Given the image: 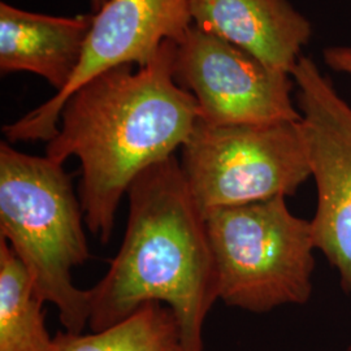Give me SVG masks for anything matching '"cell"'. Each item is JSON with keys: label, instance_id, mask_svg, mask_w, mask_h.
Masks as SVG:
<instances>
[{"label": "cell", "instance_id": "obj_14", "mask_svg": "<svg viewBox=\"0 0 351 351\" xmlns=\"http://www.w3.org/2000/svg\"><path fill=\"white\" fill-rule=\"evenodd\" d=\"M90 3H91V7H93L94 12H98L101 7L107 3V0H90Z\"/></svg>", "mask_w": 351, "mask_h": 351}, {"label": "cell", "instance_id": "obj_1", "mask_svg": "<svg viewBox=\"0 0 351 351\" xmlns=\"http://www.w3.org/2000/svg\"><path fill=\"white\" fill-rule=\"evenodd\" d=\"M177 43L165 40L145 66L120 65L93 77L64 104L46 156L82 168L81 204L90 232L108 242L133 181L188 142L199 108L173 75Z\"/></svg>", "mask_w": 351, "mask_h": 351}, {"label": "cell", "instance_id": "obj_13", "mask_svg": "<svg viewBox=\"0 0 351 351\" xmlns=\"http://www.w3.org/2000/svg\"><path fill=\"white\" fill-rule=\"evenodd\" d=\"M326 65L345 75H351V46H333L323 52Z\"/></svg>", "mask_w": 351, "mask_h": 351}, {"label": "cell", "instance_id": "obj_8", "mask_svg": "<svg viewBox=\"0 0 351 351\" xmlns=\"http://www.w3.org/2000/svg\"><path fill=\"white\" fill-rule=\"evenodd\" d=\"M191 25L189 0H107L94 14L81 63L68 86L4 126V136L11 142H50L59 132L64 104L82 85L120 65L145 66L165 40L180 43Z\"/></svg>", "mask_w": 351, "mask_h": 351}, {"label": "cell", "instance_id": "obj_3", "mask_svg": "<svg viewBox=\"0 0 351 351\" xmlns=\"http://www.w3.org/2000/svg\"><path fill=\"white\" fill-rule=\"evenodd\" d=\"M82 213L63 164L0 143V239L73 335H81L90 319L88 290L72 278L73 268L90 258Z\"/></svg>", "mask_w": 351, "mask_h": 351}, {"label": "cell", "instance_id": "obj_12", "mask_svg": "<svg viewBox=\"0 0 351 351\" xmlns=\"http://www.w3.org/2000/svg\"><path fill=\"white\" fill-rule=\"evenodd\" d=\"M52 351H185L172 310L151 302L120 323L90 335L58 333Z\"/></svg>", "mask_w": 351, "mask_h": 351}, {"label": "cell", "instance_id": "obj_6", "mask_svg": "<svg viewBox=\"0 0 351 351\" xmlns=\"http://www.w3.org/2000/svg\"><path fill=\"white\" fill-rule=\"evenodd\" d=\"M176 82L193 94L208 125L300 121L293 77L277 72L223 38L191 25L177 43Z\"/></svg>", "mask_w": 351, "mask_h": 351}, {"label": "cell", "instance_id": "obj_5", "mask_svg": "<svg viewBox=\"0 0 351 351\" xmlns=\"http://www.w3.org/2000/svg\"><path fill=\"white\" fill-rule=\"evenodd\" d=\"M181 168L202 215L293 195L311 177L300 121L208 125L198 120Z\"/></svg>", "mask_w": 351, "mask_h": 351}, {"label": "cell", "instance_id": "obj_10", "mask_svg": "<svg viewBox=\"0 0 351 351\" xmlns=\"http://www.w3.org/2000/svg\"><path fill=\"white\" fill-rule=\"evenodd\" d=\"M94 14L56 17L0 3V71L30 72L58 93L81 63Z\"/></svg>", "mask_w": 351, "mask_h": 351}, {"label": "cell", "instance_id": "obj_4", "mask_svg": "<svg viewBox=\"0 0 351 351\" xmlns=\"http://www.w3.org/2000/svg\"><path fill=\"white\" fill-rule=\"evenodd\" d=\"M206 226L219 300L255 314L310 300L313 223L290 213L287 197L216 210Z\"/></svg>", "mask_w": 351, "mask_h": 351}, {"label": "cell", "instance_id": "obj_11", "mask_svg": "<svg viewBox=\"0 0 351 351\" xmlns=\"http://www.w3.org/2000/svg\"><path fill=\"white\" fill-rule=\"evenodd\" d=\"M42 301L24 264L0 239V351H52Z\"/></svg>", "mask_w": 351, "mask_h": 351}, {"label": "cell", "instance_id": "obj_9", "mask_svg": "<svg viewBox=\"0 0 351 351\" xmlns=\"http://www.w3.org/2000/svg\"><path fill=\"white\" fill-rule=\"evenodd\" d=\"M193 25L291 75L313 25L289 0H189Z\"/></svg>", "mask_w": 351, "mask_h": 351}, {"label": "cell", "instance_id": "obj_7", "mask_svg": "<svg viewBox=\"0 0 351 351\" xmlns=\"http://www.w3.org/2000/svg\"><path fill=\"white\" fill-rule=\"evenodd\" d=\"M291 77L317 191L316 249L351 291V106L311 58L301 56Z\"/></svg>", "mask_w": 351, "mask_h": 351}, {"label": "cell", "instance_id": "obj_2", "mask_svg": "<svg viewBox=\"0 0 351 351\" xmlns=\"http://www.w3.org/2000/svg\"><path fill=\"white\" fill-rule=\"evenodd\" d=\"M125 237L110 269L88 289V326H114L151 302L175 314L185 351H203V326L217 297L206 219L175 155L128 190Z\"/></svg>", "mask_w": 351, "mask_h": 351}]
</instances>
